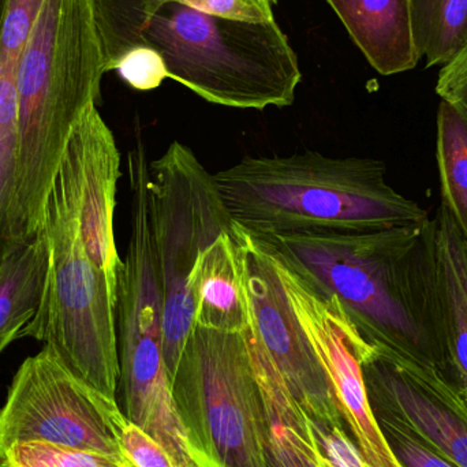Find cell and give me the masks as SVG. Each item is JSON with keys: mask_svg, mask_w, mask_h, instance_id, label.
<instances>
[{"mask_svg": "<svg viewBox=\"0 0 467 467\" xmlns=\"http://www.w3.org/2000/svg\"><path fill=\"white\" fill-rule=\"evenodd\" d=\"M436 93L441 100L454 101L467 96V44L460 54L441 66L436 82Z\"/></svg>", "mask_w": 467, "mask_h": 467, "instance_id": "27", "label": "cell"}, {"mask_svg": "<svg viewBox=\"0 0 467 467\" xmlns=\"http://www.w3.org/2000/svg\"><path fill=\"white\" fill-rule=\"evenodd\" d=\"M46 0H5L0 59L18 60Z\"/></svg>", "mask_w": 467, "mask_h": 467, "instance_id": "21", "label": "cell"}, {"mask_svg": "<svg viewBox=\"0 0 467 467\" xmlns=\"http://www.w3.org/2000/svg\"><path fill=\"white\" fill-rule=\"evenodd\" d=\"M414 37L427 67L444 66L467 44V0H410Z\"/></svg>", "mask_w": 467, "mask_h": 467, "instance_id": "19", "label": "cell"}, {"mask_svg": "<svg viewBox=\"0 0 467 467\" xmlns=\"http://www.w3.org/2000/svg\"><path fill=\"white\" fill-rule=\"evenodd\" d=\"M48 241L40 230L29 244L14 247L0 265V354L16 342L37 312L46 285Z\"/></svg>", "mask_w": 467, "mask_h": 467, "instance_id": "17", "label": "cell"}, {"mask_svg": "<svg viewBox=\"0 0 467 467\" xmlns=\"http://www.w3.org/2000/svg\"><path fill=\"white\" fill-rule=\"evenodd\" d=\"M106 73L136 47L155 49L167 77L204 100L241 109L294 103L298 57L275 19L247 22L178 3L92 0Z\"/></svg>", "mask_w": 467, "mask_h": 467, "instance_id": "2", "label": "cell"}, {"mask_svg": "<svg viewBox=\"0 0 467 467\" xmlns=\"http://www.w3.org/2000/svg\"><path fill=\"white\" fill-rule=\"evenodd\" d=\"M126 420L118 400L79 380L44 348L22 362L0 409V457L16 444L44 441L125 458Z\"/></svg>", "mask_w": 467, "mask_h": 467, "instance_id": "8", "label": "cell"}, {"mask_svg": "<svg viewBox=\"0 0 467 467\" xmlns=\"http://www.w3.org/2000/svg\"><path fill=\"white\" fill-rule=\"evenodd\" d=\"M194 326L244 331L249 305L233 232L222 234L200 255L191 277Z\"/></svg>", "mask_w": 467, "mask_h": 467, "instance_id": "15", "label": "cell"}, {"mask_svg": "<svg viewBox=\"0 0 467 467\" xmlns=\"http://www.w3.org/2000/svg\"><path fill=\"white\" fill-rule=\"evenodd\" d=\"M261 239L332 299L368 345L455 383L444 334L433 219L376 232Z\"/></svg>", "mask_w": 467, "mask_h": 467, "instance_id": "1", "label": "cell"}, {"mask_svg": "<svg viewBox=\"0 0 467 467\" xmlns=\"http://www.w3.org/2000/svg\"><path fill=\"white\" fill-rule=\"evenodd\" d=\"M436 158L441 174V205L447 208L467 242V122L449 101L438 109Z\"/></svg>", "mask_w": 467, "mask_h": 467, "instance_id": "18", "label": "cell"}, {"mask_svg": "<svg viewBox=\"0 0 467 467\" xmlns=\"http://www.w3.org/2000/svg\"><path fill=\"white\" fill-rule=\"evenodd\" d=\"M104 74L92 0H46L16 62L19 141L8 252L40 233L68 137L98 101Z\"/></svg>", "mask_w": 467, "mask_h": 467, "instance_id": "3", "label": "cell"}, {"mask_svg": "<svg viewBox=\"0 0 467 467\" xmlns=\"http://www.w3.org/2000/svg\"><path fill=\"white\" fill-rule=\"evenodd\" d=\"M378 424L400 466L457 467L402 425L384 419H378Z\"/></svg>", "mask_w": 467, "mask_h": 467, "instance_id": "22", "label": "cell"}, {"mask_svg": "<svg viewBox=\"0 0 467 467\" xmlns=\"http://www.w3.org/2000/svg\"><path fill=\"white\" fill-rule=\"evenodd\" d=\"M150 227L163 293V348L170 380L194 328L191 277L200 255L222 234L233 232V219L216 188L213 174L182 142L169 145L150 161Z\"/></svg>", "mask_w": 467, "mask_h": 467, "instance_id": "7", "label": "cell"}, {"mask_svg": "<svg viewBox=\"0 0 467 467\" xmlns=\"http://www.w3.org/2000/svg\"><path fill=\"white\" fill-rule=\"evenodd\" d=\"M0 467H8V466L5 465V462H3L2 460H0Z\"/></svg>", "mask_w": 467, "mask_h": 467, "instance_id": "30", "label": "cell"}, {"mask_svg": "<svg viewBox=\"0 0 467 467\" xmlns=\"http://www.w3.org/2000/svg\"><path fill=\"white\" fill-rule=\"evenodd\" d=\"M376 420L402 425L457 467H467V403L454 381L373 346L359 353Z\"/></svg>", "mask_w": 467, "mask_h": 467, "instance_id": "11", "label": "cell"}, {"mask_svg": "<svg viewBox=\"0 0 467 467\" xmlns=\"http://www.w3.org/2000/svg\"><path fill=\"white\" fill-rule=\"evenodd\" d=\"M41 230L48 241L46 285L37 312L16 340L43 342L76 378L117 400L118 294L85 249L76 202L57 171Z\"/></svg>", "mask_w": 467, "mask_h": 467, "instance_id": "5", "label": "cell"}, {"mask_svg": "<svg viewBox=\"0 0 467 467\" xmlns=\"http://www.w3.org/2000/svg\"><path fill=\"white\" fill-rule=\"evenodd\" d=\"M120 450L133 467H178L159 441L129 420L120 432Z\"/></svg>", "mask_w": 467, "mask_h": 467, "instance_id": "25", "label": "cell"}, {"mask_svg": "<svg viewBox=\"0 0 467 467\" xmlns=\"http://www.w3.org/2000/svg\"><path fill=\"white\" fill-rule=\"evenodd\" d=\"M433 221L447 351L455 383L467 403V242L444 205Z\"/></svg>", "mask_w": 467, "mask_h": 467, "instance_id": "16", "label": "cell"}, {"mask_svg": "<svg viewBox=\"0 0 467 467\" xmlns=\"http://www.w3.org/2000/svg\"><path fill=\"white\" fill-rule=\"evenodd\" d=\"M171 389L197 467H268L263 394L246 329L194 326Z\"/></svg>", "mask_w": 467, "mask_h": 467, "instance_id": "6", "label": "cell"}, {"mask_svg": "<svg viewBox=\"0 0 467 467\" xmlns=\"http://www.w3.org/2000/svg\"><path fill=\"white\" fill-rule=\"evenodd\" d=\"M275 257L291 307L323 365L346 432L368 466L402 467L370 408L357 354L365 340L332 299L321 296L276 252Z\"/></svg>", "mask_w": 467, "mask_h": 467, "instance_id": "10", "label": "cell"}, {"mask_svg": "<svg viewBox=\"0 0 467 467\" xmlns=\"http://www.w3.org/2000/svg\"><path fill=\"white\" fill-rule=\"evenodd\" d=\"M0 460L8 467H133L126 458L44 441L16 444Z\"/></svg>", "mask_w": 467, "mask_h": 467, "instance_id": "20", "label": "cell"}, {"mask_svg": "<svg viewBox=\"0 0 467 467\" xmlns=\"http://www.w3.org/2000/svg\"><path fill=\"white\" fill-rule=\"evenodd\" d=\"M57 172L76 202L85 249L118 294L123 260L115 241L114 216L122 175L120 152L96 104L88 107L74 125Z\"/></svg>", "mask_w": 467, "mask_h": 467, "instance_id": "12", "label": "cell"}, {"mask_svg": "<svg viewBox=\"0 0 467 467\" xmlns=\"http://www.w3.org/2000/svg\"><path fill=\"white\" fill-rule=\"evenodd\" d=\"M266 2L271 3V5H274L275 3H277V0H266Z\"/></svg>", "mask_w": 467, "mask_h": 467, "instance_id": "29", "label": "cell"}, {"mask_svg": "<svg viewBox=\"0 0 467 467\" xmlns=\"http://www.w3.org/2000/svg\"><path fill=\"white\" fill-rule=\"evenodd\" d=\"M213 181L234 223L260 238L376 232L431 219L387 182L386 163L378 159L316 150L247 156Z\"/></svg>", "mask_w": 467, "mask_h": 467, "instance_id": "4", "label": "cell"}, {"mask_svg": "<svg viewBox=\"0 0 467 467\" xmlns=\"http://www.w3.org/2000/svg\"><path fill=\"white\" fill-rule=\"evenodd\" d=\"M172 2L202 13L224 18L241 19L247 22H265L275 19L271 3L266 0H153Z\"/></svg>", "mask_w": 467, "mask_h": 467, "instance_id": "26", "label": "cell"}, {"mask_svg": "<svg viewBox=\"0 0 467 467\" xmlns=\"http://www.w3.org/2000/svg\"><path fill=\"white\" fill-rule=\"evenodd\" d=\"M310 420V419H309ZM312 424L320 467H369L345 428Z\"/></svg>", "mask_w": 467, "mask_h": 467, "instance_id": "24", "label": "cell"}, {"mask_svg": "<svg viewBox=\"0 0 467 467\" xmlns=\"http://www.w3.org/2000/svg\"><path fill=\"white\" fill-rule=\"evenodd\" d=\"M326 2L381 76H395L417 67L421 55L414 37L410 0Z\"/></svg>", "mask_w": 467, "mask_h": 467, "instance_id": "13", "label": "cell"}, {"mask_svg": "<svg viewBox=\"0 0 467 467\" xmlns=\"http://www.w3.org/2000/svg\"><path fill=\"white\" fill-rule=\"evenodd\" d=\"M5 0H0V32H2L3 11H5Z\"/></svg>", "mask_w": 467, "mask_h": 467, "instance_id": "28", "label": "cell"}, {"mask_svg": "<svg viewBox=\"0 0 467 467\" xmlns=\"http://www.w3.org/2000/svg\"><path fill=\"white\" fill-rule=\"evenodd\" d=\"M234 238L249 305L250 332L310 421L345 428L323 365L288 301L274 249L235 223Z\"/></svg>", "mask_w": 467, "mask_h": 467, "instance_id": "9", "label": "cell"}, {"mask_svg": "<svg viewBox=\"0 0 467 467\" xmlns=\"http://www.w3.org/2000/svg\"><path fill=\"white\" fill-rule=\"evenodd\" d=\"M114 70L131 88L141 92L158 89L161 82L169 78L161 55L150 47H136L126 52L118 60Z\"/></svg>", "mask_w": 467, "mask_h": 467, "instance_id": "23", "label": "cell"}, {"mask_svg": "<svg viewBox=\"0 0 467 467\" xmlns=\"http://www.w3.org/2000/svg\"><path fill=\"white\" fill-rule=\"evenodd\" d=\"M266 422V466L320 467L309 417L291 397L276 368L246 328Z\"/></svg>", "mask_w": 467, "mask_h": 467, "instance_id": "14", "label": "cell"}]
</instances>
